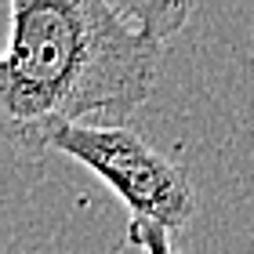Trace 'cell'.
Masks as SVG:
<instances>
[{
	"label": "cell",
	"mask_w": 254,
	"mask_h": 254,
	"mask_svg": "<svg viewBox=\"0 0 254 254\" xmlns=\"http://www.w3.org/2000/svg\"><path fill=\"white\" fill-rule=\"evenodd\" d=\"M0 109L11 138L48 149L62 124L124 120L156 87L164 48L138 33L113 0H7Z\"/></svg>",
	"instance_id": "obj_1"
},
{
	"label": "cell",
	"mask_w": 254,
	"mask_h": 254,
	"mask_svg": "<svg viewBox=\"0 0 254 254\" xmlns=\"http://www.w3.org/2000/svg\"><path fill=\"white\" fill-rule=\"evenodd\" d=\"M48 149L87 167L131 211V218L156 222L182 233L196 214V192L186 167L138 134L124 120H76L48 138Z\"/></svg>",
	"instance_id": "obj_2"
},
{
	"label": "cell",
	"mask_w": 254,
	"mask_h": 254,
	"mask_svg": "<svg viewBox=\"0 0 254 254\" xmlns=\"http://www.w3.org/2000/svg\"><path fill=\"white\" fill-rule=\"evenodd\" d=\"M113 7L131 22L138 33L160 44H171L189 26L196 0H113Z\"/></svg>",
	"instance_id": "obj_3"
},
{
	"label": "cell",
	"mask_w": 254,
	"mask_h": 254,
	"mask_svg": "<svg viewBox=\"0 0 254 254\" xmlns=\"http://www.w3.org/2000/svg\"><path fill=\"white\" fill-rule=\"evenodd\" d=\"M127 247H138L142 254H182L175 247V233L156 222H142V218H131L127 225Z\"/></svg>",
	"instance_id": "obj_4"
}]
</instances>
